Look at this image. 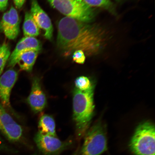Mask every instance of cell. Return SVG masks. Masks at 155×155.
Wrapping results in <instances>:
<instances>
[{
	"mask_svg": "<svg viewBox=\"0 0 155 155\" xmlns=\"http://www.w3.org/2000/svg\"><path fill=\"white\" fill-rule=\"evenodd\" d=\"M58 28V47L65 56L78 50L85 55H94L106 43L105 31L95 25L66 17L59 21Z\"/></svg>",
	"mask_w": 155,
	"mask_h": 155,
	"instance_id": "obj_1",
	"label": "cell"
},
{
	"mask_svg": "<svg viewBox=\"0 0 155 155\" xmlns=\"http://www.w3.org/2000/svg\"><path fill=\"white\" fill-rule=\"evenodd\" d=\"M94 86L82 91L75 88L73 91V119L78 138L84 136L90 124L94 113Z\"/></svg>",
	"mask_w": 155,
	"mask_h": 155,
	"instance_id": "obj_2",
	"label": "cell"
},
{
	"mask_svg": "<svg viewBox=\"0 0 155 155\" xmlns=\"http://www.w3.org/2000/svg\"><path fill=\"white\" fill-rule=\"evenodd\" d=\"M155 147L154 125L150 121L141 123L130 142L131 152L135 155H155Z\"/></svg>",
	"mask_w": 155,
	"mask_h": 155,
	"instance_id": "obj_3",
	"label": "cell"
},
{
	"mask_svg": "<svg viewBox=\"0 0 155 155\" xmlns=\"http://www.w3.org/2000/svg\"><path fill=\"white\" fill-rule=\"evenodd\" d=\"M48 1L52 7L66 17L87 23L94 18V11L82 0Z\"/></svg>",
	"mask_w": 155,
	"mask_h": 155,
	"instance_id": "obj_4",
	"label": "cell"
},
{
	"mask_svg": "<svg viewBox=\"0 0 155 155\" xmlns=\"http://www.w3.org/2000/svg\"><path fill=\"white\" fill-rule=\"evenodd\" d=\"M84 136L82 155H101L107 150L106 131L101 122L95 124Z\"/></svg>",
	"mask_w": 155,
	"mask_h": 155,
	"instance_id": "obj_5",
	"label": "cell"
},
{
	"mask_svg": "<svg viewBox=\"0 0 155 155\" xmlns=\"http://www.w3.org/2000/svg\"><path fill=\"white\" fill-rule=\"evenodd\" d=\"M34 140L39 150L46 155L59 153L71 144L69 141H62L57 137L42 134L39 132L35 136Z\"/></svg>",
	"mask_w": 155,
	"mask_h": 155,
	"instance_id": "obj_6",
	"label": "cell"
},
{
	"mask_svg": "<svg viewBox=\"0 0 155 155\" xmlns=\"http://www.w3.org/2000/svg\"><path fill=\"white\" fill-rule=\"evenodd\" d=\"M0 131L10 141L17 142L23 135L22 127L8 113L0 102Z\"/></svg>",
	"mask_w": 155,
	"mask_h": 155,
	"instance_id": "obj_7",
	"label": "cell"
},
{
	"mask_svg": "<svg viewBox=\"0 0 155 155\" xmlns=\"http://www.w3.org/2000/svg\"><path fill=\"white\" fill-rule=\"evenodd\" d=\"M19 22L17 11L14 7L12 6L2 17L0 21V30L9 39L14 40L19 34Z\"/></svg>",
	"mask_w": 155,
	"mask_h": 155,
	"instance_id": "obj_8",
	"label": "cell"
},
{
	"mask_svg": "<svg viewBox=\"0 0 155 155\" xmlns=\"http://www.w3.org/2000/svg\"><path fill=\"white\" fill-rule=\"evenodd\" d=\"M18 77V72L13 69L8 70L0 77V101L5 108L11 107V92Z\"/></svg>",
	"mask_w": 155,
	"mask_h": 155,
	"instance_id": "obj_9",
	"label": "cell"
},
{
	"mask_svg": "<svg viewBox=\"0 0 155 155\" xmlns=\"http://www.w3.org/2000/svg\"><path fill=\"white\" fill-rule=\"evenodd\" d=\"M31 14L39 28L44 32V36L48 40L53 38V28L51 20L40 7L37 0H32Z\"/></svg>",
	"mask_w": 155,
	"mask_h": 155,
	"instance_id": "obj_10",
	"label": "cell"
},
{
	"mask_svg": "<svg viewBox=\"0 0 155 155\" xmlns=\"http://www.w3.org/2000/svg\"><path fill=\"white\" fill-rule=\"evenodd\" d=\"M27 101L35 113L41 112L45 107L47 101L38 78L33 79L31 90Z\"/></svg>",
	"mask_w": 155,
	"mask_h": 155,
	"instance_id": "obj_11",
	"label": "cell"
},
{
	"mask_svg": "<svg viewBox=\"0 0 155 155\" xmlns=\"http://www.w3.org/2000/svg\"><path fill=\"white\" fill-rule=\"evenodd\" d=\"M41 47V44L36 38L25 37L19 41L14 51L10 55L8 61V66H15L16 65L17 59L21 54L31 50L40 51Z\"/></svg>",
	"mask_w": 155,
	"mask_h": 155,
	"instance_id": "obj_12",
	"label": "cell"
},
{
	"mask_svg": "<svg viewBox=\"0 0 155 155\" xmlns=\"http://www.w3.org/2000/svg\"><path fill=\"white\" fill-rule=\"evenodd\" d=\"M40 51L31 50L21 54L16 61L21 70L26 71L32 70L38 54Z\"/></svg>",
	"mask_w": 155,
	"mask_h": 155,
	"instance_id": "obj_13",
	"label": "cell"
},
{
	"mask_svg": "<svg viewBox=\"0 0 155 155\" xmlns=\"http://www.w3.org/2000/svg\"><path fill=\"white\" fill-rule=\"evenodd\" d=\"M38 129L39 132L42 134L57 137L55 122L51 116H42L39 121Z\"/></svg>",
	"mask_w": 155,
	"mask_h": 155,
	"instance_id": "obj_14",
	"label": "cell"
},
{
	"mask_svg": "<svg viewBox=\"0 0 155 155\" xmlns=\"http://www.w3.org/2000/svg\"><path fill=\"white\" fill-rule=\"evenodd\" d=\"M23 28L25 37L35 38L40 34V28L30 12H27L25 14Z\"/></svg>",
	"mask_w": 155,
	"mask_h": 155,
	"instance_id": "obj_15",
	"label": "cell"
},
{
	"mask_svg": "<svg viewBox=\"0 0 155 155\" xmlns=\"http://www.w3.org/2000/svg\"><path fill=\"white\" fill-rule=\"evenodd\" d=\"M10 55V50L7 44H4L0 45V76L3 73Z\"/></svg>",
	"mask_w": 155,
	"mask_h": 155,
	"instance_id": "obj_16",
	"label": "cell"
},
{
	"mask_svg": "<svg viewBox=\"0 0 155 155\" xmlns=\"http://www.w3.org/2000/svg\"><path fill=\"white\" fill-rule=\"evenodd\" d=\"M75 88L82 91L88 90L93 85L90 79L84 76L78 77L75 79Z\"/></svg>",
	"mask_w": 155,
	"mask_h": 155,
	"instance_id": "obj_17",
	"label": "cell"
},
{
	"mask_svg": "<svg viewBox=\"0 0 155 155\" xmlns=\"http://www.w3.org/2000/svg\"><path fill=\"white\" fill-rule=\"evenodd\" d=\"M90 7L103 8L105 9L112 8V3L109 0H82Z\"/></svg>",
	"mask_w": 155,
	"mask_h": 155,
	"instance_id": "obj_18",
	"label": "cell"
},
{
	"mask_svg": "<svg viewBox=\"0 0 155 155\" xmlns=\"http://www.w3.org/2000/svg\"><path fill=\"white\" fill-rule=\"evenodd\" d=\"M86 59L85 53L82 50H78L74 52L73 59L75 63L79 64H84Z\"/></svg>",
	"mask_w": 155,
	"mask_h": 155,
	"instance_id": "obj_19",
	"label": "cell"
},
{
	"mask_svg": "<svg viewBox=\"0 0 155 155\" xmlns=\"http://www.w3.org/2000/svg\"><path fill=\"white\" fill-rule=\"evenodd\" d=\"M8 0H0V11H5L7 8Z\"/></svg>",
	"mask_w": 155,
	"mask_h": 155,
	"instance_id": "obj_20",
	"label": "cell"
},
{
	"mask_svg": "<svg viewBox=\"0 0 155 155\" xmlns=\"http://www.w3.org/2000/svg\"><path fill=\"white\" fill-rule=\"evenodd\" d=\"M13 1L17 8L20 9L24 5L26 0H13Z\"/></svg>",
	"mask_w": 155,
	"mask_h": 155,
	"instance_id": "obj_21",
	"label": "cell"
},
{
	"mask_svg": "<svg viewBox=\"0 0 155 155\" xmlns=\"http://www.w3.org/2000/svg\"><path fill=\"white\" fill-rule=\"evenodd\" d=\"M72 155H79V150H77Z\"/></svg>",
	"mask_w": 155,
	"mask_h": 155,
	"instance_id": "obj_22",
	"label": "cell"
},
{
	"mask_svg": "<svg viewBox=\"0 0 155 155\" xmlns=\"http://www.w3.org/2000/svg\"><path fill=\"white\" fill-rule=\"evenodd\" d=\"M0 141H1V138H0Z\"/></svg>",
	"mask_w": 155,
	"mask_h": 155,
	"instance_id": "obj_23",
	"label": "cell"
},
{
	"mask_svg": "<svg viewBox=\"0 0 155 155\" xmlns=\"http://www.w3.org/2000/svg\"></svg>",
	"mask_w": 155,
	"mask_h": 155,
	"instance_id": "obj_24",
	"label": "cell"
}]
</instances>
